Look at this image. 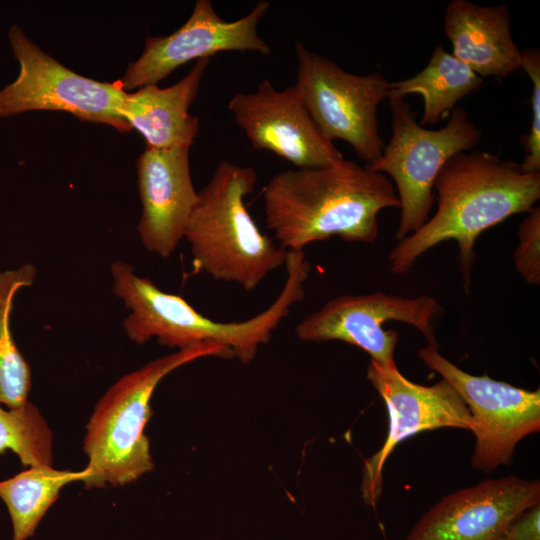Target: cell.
<instances>
[{"mask_svg":"<svg viewBox=\"0 0 540 540\" xmlns=\"http://www.w3.org/2000/svg\"><path fill=\"white\" fill-rule=\"evenodd\" d=\"M437 209L416 232L399 240L388 262L395 274L409 271L436 245L456 241L465 288L471 280L476 239L512 215L528 212L540 198V173L486 151L461 152L440 170L435 183Z\"/></svg>","mask_w":540,"mask_h":540,"instance_id":"1","label":"cell"},{"mask_svg":"<svg viewBox=\"0 0 540 540\" xmlns=\"http://www.w3.org/2000/svg\"><path fill=\"white\" fill-rule=\"evenodd\" d=\"M263 199L266 225L286 251L333 236L373 243L380 211L399 208L386 175L346 159L281 171L265 186Z\"/></svg>","mask_w":540,"mask_h":540,"instance_id":"2","label":"cell"},{"mask_svg":"<svg viewBox=\"0 0 540 540\" xmlns=\"http://www.w3.org/2000/svg\"><path fill=\"white\" fill-rule=\"evenodd\" d=\"M284 265L286 280L276 300L254 317L238 322H218L202 315L183 297L164 292L150 278L137 275L124 261H114L110 272L113 293L129 310L123 328L132 342L144 344L156 339L178 350L214 343L248 364L291 307L305 297L310 264L304 250L287 251Z\"/></svg>","mask_w":540,"mask_h":540,"instance_id":"3","label":"cell"},{"mask_svg":"<svg viewBox=\"0 0 540 540\" xmlns=\"http://www.w3.org/2000/svg\"><path fill=\"white\" fill-rule=\"evenodd\" d=\"M257 173L249 166L221 161L185 228L194 265L212 278L255 289L285 264L287 251L262 233L245 198L255 190Z\"/></svg>","mask_w":540,"mask_h":540,"instance_id":"4","label":"cell"},{"mask_svg":"<svg viewBox=\"0 0 540 540\" xmlns=\"http://www.w3.org/2000/svg\"><path fill=\"white\" fill-rule=\"evenodd\" d=\"M209 356L233 357L226 347L205 343L154 359L108 388L95 405L83 440L87 488L122 486L153 469L150 442L144 434L153 392L175 369Z\"/></svg>","mask_w":540,"mask_h":540,"instance_id":"5","label":"cell"},{"mask_svg":"<svg viewBox=\"0 0 540 540\" xmlns=\"http://www.w3.org/2000/svg\"><path fill=\"white\" fill-rule=\"evenodd\" d=\"M388 100L391 137L380 158L365 165L389 175L395 183L400 208L396 231L399 241L419 230L430 218L435 202L434 183L445 163L452 156L474 148L482 133L463 107L452 110L444 127L427 129L416 122L405 98Z\"/></svg>","mask_w":540,"mask_h":540,"instance_id":"6","label":"cell"},{"mask_svg":"<svg viewBox=\"0 0 540 540\" xmlns=\"http://www.w3.org/2000/svg\"><path fill=\"white\" fill-rule=\"evenodd\" d=\"M8 41L19 72L0 89V119L31 111H62L83 122L127 133L121 109L126 93L118 83L97 81L61 64L32 41L17 24Z\"/></svg>","mask_w":540,"mask_h":540,"instance_id":"7","label":"cell"},{"mask_svg":"<svg viewBox=\"0 0 540 540\" xmlns=\"http://www.w3.org/2000/svg\"><path fill=\"white\" fill-rule=\"evenodd\" d=\"M298 63L294 85L312 119L330 142H347L371 164L384 148L378 107L388 98L389 81L378 72L350 73L331 59L295 44Z\"/></svg>","mask_w":540,"mask_h":540,"instance_id":"8","label":"cell"},{"mask_svg":"<svg viewBox=\"0 0 540 540\" xmlns=\"http://www.w3.org/2000/svg\"><path fill=\"white\" fill-rule=\"evenodd\" d=\"M418 357L462 397L472 416L476 443L472 466L490 473L512 462L516 445L540 430V391L515 387L487 375L467 373L442 356L438 348L418 350Z\"/></svg>","mask_w":540,"mask_h":540,"instance_id":"9","label":"cell"},{"mask_svg":"<svg viewBox=\"0 0 540 540\" xmlns=\"http://www.w3.org/2000/svg\"><path fill=\"white\" fill-rule=\"evenodd\" d=\"M441 311L440 303L426 294L413 298L381 291L341 295L305 317L295 331L301 341H342L359 347L380 365L393 366L399 336L395 330L384 329V324L399 321L411 325L428 346L438 348L435 327Z\"/></svg>","mask_w":540,"mask_h":540,"instance_id":"10","label":"cell"},{"mask_svg":"<svg viewBox=\"0 0 540 540\" xmlns=\"http://www.w3.org/2000/svg\"><path fill=\"white\" fill-rule=\"evenodd\" d=\"M270 7L258 2L242 18L222 19L209 0H197L190 17L165 36H147L141 55L130 62L119 81L125 92L157 85L174 70L192 60L221 52H256L269 55L271 48L258 34V24Z\"/></svg>","mask_w":540,"mask_h":540,"instance_id":"11","label":"cell"},{"mask_svg":"<svg viewBox=\"0 0 540 540\" xmlns=\"http://www.w3.org/2000/svg\"><path fill=\"white\" fill-rule=\"evenodd\" d=\"M367 378L384 400L389 416L386 441L364 466L363 497L374 505L381 493L384 463L397 444L414 434L443 427L471 431L472 416L459 393L444 379L421 385L405 378L396 365L383 366L372 360Z\"/></svg>","mask_w":540,"mask_h":540,"instance_id":"12","label":"cell"},{"mask_svg":"<svg viewBox=\"0 0 540 540\" xmlns=\"http://www.w3.org/2000/svg\"><path fill=\"white\" fill-rule=\"evenodd\" d=\"M228 109L254 149L271 151L297 168L324 167L344 159L322 134L294 85L279 91L262 80L255 92H237Z\"/></svg>","mask_w":540,"mask_h":540,"instance_id":"13","label":"cell"},{"mask_svg":"<svg viewBox=\"0 0 540 540\" xmlns=\"http://www.w3.org/2000/svg\"><path fill=\"white\" fill-rule=\"evenodd\" d=\"M539 502L538 480L515 475L489 479L443 497L422 515L406 540H495Z\"/></svg>","mask_w":540,"mask_h":540,"instance_id":"14","label":"cell"},{"mask_svg":"<svg viewBox=\"0 0 540 540\" xmlns=\"http://www.w3.org/2000/svg\"><path fill=\"white\" fill-rule=\"evenodd\" d=\"M141 215L137 232L145 249L162 258L172 255L197 203L189 148L148 149L137 160Z\"/></svg>","mask_w":540,"mask_h":540,"instance_id":"15","label":"cell"},{"mask_svg":"<svg viewBox=\"0 0 540 540\" xmlns=\"http://www.w3.org/2000/svg\"><path fill=\"white\" fill-rule=\"evenodd\" d=\"M505 4L478 5L452 0L445 9L444 33L452 54L477 75L505 77L521 69L522 51L510 31Z\"/></svg>","mask_w":540,"mask_h":540,"instance_id":"16","label":"cell"},{"mask_svg":"<svg viewBox=\"0 0 540 540\" xmlns=\"http://www.w3.org/2000/svg\"><path fill=\"white\" fill-rule=\"evenodd\" d=\"M210 58L197 60L174 85H148L127 92L121 113L131 130L145 140L148 149L189 148L198 134V117L189 113Z\"/></svg>","mask_w":540,"mask_h":540,"instance_id":"17","label":"cell"},{"mask_svg":"<svg viewBox=\"0 0 540 540\" xmlns=\"http://www.w3.org/2000/svg\"><path fill=\"white\" fill-rule=\"evenodd\" d=\"M482 83V77L438 45L420 72L407 79L389 82L387 99L420 95L424 107L419 124L424 127L449 117L457 102Z\"/></svg>","mask_w":540,"mask_h":540,"instance_id":"18","label":"cell"},{"mask_svg":"<svg viewBox=\"0 0 540 540\" xmlns=\"http://www.w3.org/2000/svg\"><path fill=\"white\" fill-rule=\"evenodd\" d=\"M86 475L85 469L58 470L38 465L0 481V498L7 506L12 523V540L32 537L62 488L75 481L83 482Z\"/></svg>","mask_w":540,"mask_h":540,"instance_id":"19","label":"cell"},{"mask_svg":"<svg viewBox=\"0 0 540 540\" xmlns=\"http://www.w3.org/2000/svg\"><path fill=\"white\" fill-rule=\"evenodd\" d=\"M36 275L31 263L0 271V403L9 409L23 407L31 389L30 366L15 343L10 316L17 293L31 286Z\"/></svg>","mask_w":540,"mask_h":540,"instance_id":"20","label":"cell"},{"mask_svg":"<svg viewBox=\"0 0 540 540\" xmlns=\"http://www.w3.org/2000/svg\"><path fill=\"white\" fill-rule=\"evenodd\" d=\"M13 451L24 466H53V435L31 402L17 409L0 407V455Z\"/></svg>","mask_w":540,"mask_h":540,"instance_id":"21","label":"cell"},{"mask_svg":"<svg viewBox=\"0 0 540 540\" xmlns=\"http://www.w3.org/2000/svg\"><path fill=\"white\" fill-rule=\"evenodd\" d=\"M521 69L527 73L532 82V119L529 133L520 139L525 150L520 166L526 173H540V51L538 48L522 51Z\"/></svg>","mask_w":540,"mask_h":540,"instance_id":"22","label":"cell"},{"mask_svg":"<svg viewBox=\"0 0 540 540\" xmlns=\"http://www.w3.org/2000/svg\"><path fill=\"white\" fill-rule=\"evenodd\" d=\"M518 228L513 254L517 272L530 285L540 284V207L534 206Z\"/></svg>","mask_w":540,"mask_h":540,"instance_id":"23","label":"cell"},{"mask_svg":"<svg viewBox=\"0 0 540 540\" xmlns=\"http://www.w3.org/2000/svg\"><path fill=\"white\" fill-rule=\"evenodd\" d=\"M540 504L516 517L495 540H540Z\"/></svg>","mask_w":540,"mask_h":540,"instance_id":"24","label":"cell"}]
</instances>
